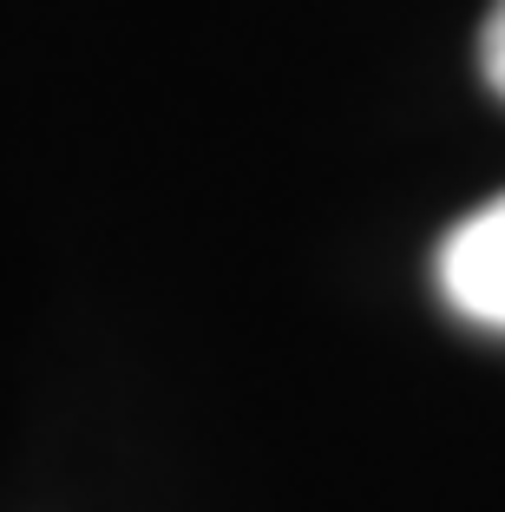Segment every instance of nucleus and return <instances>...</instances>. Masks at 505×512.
I'll use <instances>...</instances> for the list:
<instances>
[{"label":"nucleus","mask_w":505,"mask_h":512,"mask_svg":"<svg viewBox=\"0 0 505 512\" xmlns=\"http://www.w3.org/2000/svg\"><path fill=\"white\" fill-rule=\"evenodd\" d=\"M433 270H440V296L453 316L505 335V191L446 230Z\"/></svg>","instance_id":"obj_1"},{"label":"nucleus","mask_w":505,"mask_h":512,"mask_svg":"<svg viewBox=\"0 0 505 512\" xmlns=\"http://www.w3.org/2000/svg\"><path fill=\"white\" fill-rule=\"evenodd\" d=\"M479 73H486V86L505 99V0H492L486 27H479Z\"/></svg>","instance_id":"obj_2"}]
</instances>
